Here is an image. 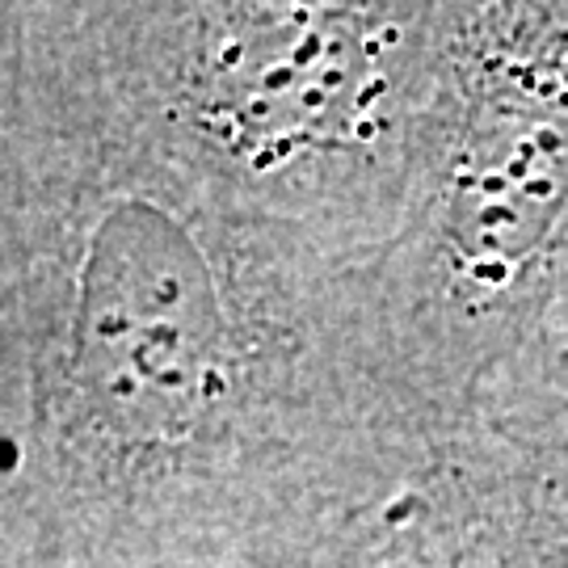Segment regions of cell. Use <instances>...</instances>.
<instances>
[{
  "label": "cell",
  "instance_id": "6da1fadb",
  "mask_svg": "<svg viewBox=\"0 0 568 568\" xmlns=\"http://www.w3.org/2000/svg\"><path fill=\"white\" fill-rule=\"evenodd\" d=\"M26 568H304L438 459L363 286L119 114L21 0L0 114Z\"/></svg>",
  "mask_w": 568,
  "mask_h": 568
},
{
  "label": "cell",
  "instance_id": "7a4b0ae2",
  "mask_svg": "<svg viewBox=\"0 0 568 568\" xmlns=\"http://www.w3.org/2000/svg\"><path fill=\"white\" fill-rule=\"evenodd\" d=\"M152 148L244 211L366 262L400 224L443 4L47 0Z\"/></svg>",
  "mask_w": 568,
  "mask_h": 568
},
{
  "label": "cell",
  "instance_id": "3957f363",
  "mask_svg": "<svg viewBox=\"0 0 568 568\" xmlns=\"http://www.w3.org/2000/svg\"><path fill=\"white\" fill-rule=\"evenodd\" d=\"M568 278V0L443 4L392 241L363 262L417 422L450 447Z\"/></svg>",
  "mask_w": 568,
  "mask_h": 568
},
{
  "label": "cell",
  "instance_id": "277c9868",
  "mask_svg": "<svg viewBox=\"0 0 568 568\" xmlns=\"http://www.w3.org/2000/svg\"><path fill=\"white\" fill-rule=\"evenodd\" d=\"M438 568H568V476L464 429L422 476Z\"/></svg>",
  "mask_w": 568,
  "mask_h": 568
},
{
  "label": "cell",
  "instance_id": "5b68a950",
  "mask_svg": "<svg viewBox=\"0 0 568 568\" xmlns=\"http://www.w3.org/2000/svg\"><path fill=\"white\" fill-rule=\"evenodd\" d=\"M488 438L568 476V278L476 396Z\"/></svg>",
  "mask_w": 568,
  "mask_h": 568
},
{
  "label": "cell",
  "instance_id": "8992f818",
  "mask_svg": "<svg viewBox=\"0 0 568 568\" xmlns=\"http://www.w3.org/2000/svg\"><path fill=\"white\" fill-rule=\"evenodd\" d=\"M21 349H18V312H13V265L9 244L0 232V568H26L21 551V506H18V471H21Z\"/></svg>",
  "mask_w": 568,
  "mask_h": 568
},
{
  "label": "cell",
  "instance_id": "52a82bcc",
  "mask_svg": "<svg viewBox=\"0 0 568 568\" xmlns=\"http://www.w3.org/2000/svg\"><path fill=\"white\" fill-rule=\"evenodd\" d=\"M304 568H438L434 530L422 501V480L408 488L392 509H384L375 523H366L358 535L325 551L321 560Z\"/></svg>",
  "mask_w": 568,
  "mask_h": 568
},
{
  "label": "cell",
  "instance_id": "ba28073f",
  "mask_svg": "<svg viewBox=\"0 0 568 568\" xmlns=\"http://www.w3.org/2000/svg\"><path fill=\"white\" fill-rule=\"evenodd\" d=\"M18 47H21V0H0V114L9 105L18 81Z\"/></svg>",
  "mask_w": 568,
  "mask_h": 568
}]
</instances>
